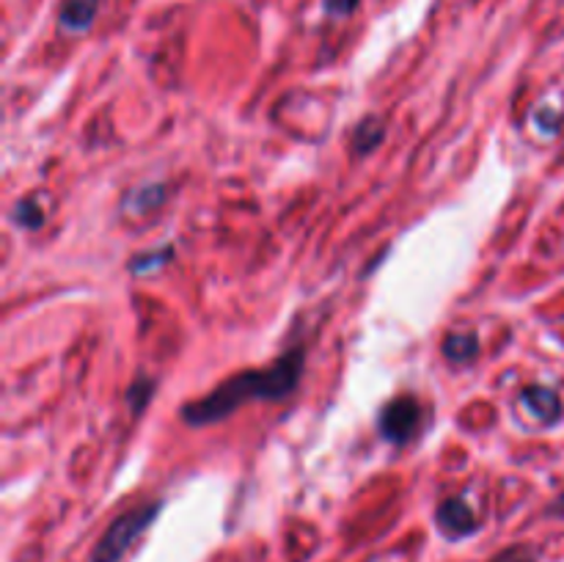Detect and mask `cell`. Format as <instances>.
I'll return each instance as SVG.
<instances>
[{
  "label": "cell",
  "instance_id": "obj_12",
  "mask_svg": "<svg viewBox=\"0 0 564 562\" xmlns=\"http://www.w3.org/2000/svg\"><path fill=\"white\" fill-rule=\"evenodd\" d=\"M152 391H154V383L147 378V375H141V378H138L135 383L130 386V395H127V400H130L132 411L141 413L143 408H147V402L152 400Z\"/></svg>",
  "mask_w": 564,
  "mask_h": 562
},
{
  "label": "cell",
  "instance_id": "obj_6",
  "mask_svg": "<svg viewBox=\"0 0 564 562\" xmlns=\"http://www.w3.org/2000/svg\"><path fill=\"white\" fill-rule=\"evenodd\" d=\"M521 400L523 406L529 408V413L543 419V422L560 417V408H562L560 395H556L554 389H549V386H529V389H523Z\"/></svg>",
  "mask_w": 564,
  "mask_h": 562
},
{
  "label": "cell",
  "instance_id": "obj_10",
  "mask_svg": "<svg viewBox=\"0 0 564 562\" xmlns=\"http://www.w3.org/2000/svg\"><path fill=\"white\" fill-rule=\"evenodd\" d=\"M171 257H174V251H171V246L158 248V251L138 253V257L130 262V270H132V273H138V275L154 273V270H160V268H163V264H169Z\"/></svg>",
  "mask_w": 564,
  "mask_h": 562
},
{
  "label": "cell",
  "instance_id": "obj_1",
  "mask_svg": "<svg viewBox=\"0 0 564 562\" xmlns=\"http://www.w3.org/2000/svg\"><path fill=\"white\" fill-rule=\"evenodd\" d=\"M303 364L306 356L303 350H290L264 369H248V372L231 375L220 386H215L207 397L185 406L182 417L193 428H204V424H215L220 419L231 417L240 406L257 400H281V397L292 395L295 386L301 383Z\"/></svg>",
  "mask_w": 564,
  "mask_h": 562
},
{
  "label": "cell",
  "instance_id": "obj_4",
  "mask_svg": "<svg viewBox=\"0 0 564 562\" xmlns=\"http://www.w3.org/2000/svg\"><path fill=\"white\" fill-rule=\"evenodd\" d=\"M438 527L444 529L452 538H460V534H468L477 529V516L468 507L466 499H446L444 505L438 507Z\"/></svg>",
  "mask_w": 564,
  "mask_h": 562
},
{
  "label": "cell",
  "instance_id": "obj_5",
  "mask_svg": "<svg viewBox=\"0 0 564 562\" xmlns=\"http://www.w3.org/2000/svg\"><path fill=\"white\" fill-rule=\"evenodd\" d=\"M102 0H61L58 22L66 33H86L97 20Z\"/></svg>",
  "mask_w": 564,
  "mask_h": 562
},
{
  "label": "cell",
  "instance_id": "obj_15",
  "mask_svg": "<svg viewBox=\"0 0 564 562\" xmlns=\"http://www.w3.org/2000/svg\"><path fill=\"white\" fill-rule=\"evenodd\" d=\"M556 501H560V505H556V516H564V496H560V499H556Z\"/></svg>",
  "mask_w": 564,
  "mask_h": 562
},
{
  "label": "cell",
  "instance_id": "obj_14",
  "mask_svg": "<svg viewBox=\"0 0 564 562\" xmlns=\"http://www.w3.org/2000/svg\"><path fill=\"white\" fill-rule=\"evenodd\" d=\"M494 562H532V556H529L527 549H512V551H507V554H501L499 560H494Z\"/></svg>",
  "mask_w": 564,
  "mask_h": 562
},
{
  "label": "cell",
  "instance_id": "obj_9",
  "mask_svg": "<svg viewBox=\"0 0 564 562\" xmlns=\"http://www.w3.org/2000/svg\"><path fill=\"white\" fill-rule=\"evenodd\" d=\"M386 138V127L380 119H364L356 127V136H352V149L358 154H369L372 149H378Z\"/></svg>",
  "mask_w": 564,
  "mask_h": 562
},
{
  "label": "cell",
  "instance_id": "obj_11",
  "mask_svg": "<svg viewBox=\"0 0 564 562\" xmlns=\"http://www.w3.org/2000/svg\"><path fill=\"white\" fill-rule=\"evenodd\" d=\"M11 220H14L17 226H22V229L33 231L44 224V213L33 198H22V202H17L14 209H11Z\"/></svg>",
  "mask_w": 564,
  "mask_h": 562
},
{
  "label": "cell",
  "instance_id": "obj_2",
  "mask_svg": "<svg viewBox=\"0 0 564 562\" xmlns=\"http://www.w3.org/2000/svg\"><path fill=\"white\" fill-rule=\"evenodd\" d=\"M158 510L160 505H141L135 510L124 512L121 518H116L108 532H105V538L97 543V549H94L91 562H119L132 545V540H138V534L147 532Z\"/></svg>",
  "mask_w": 564,
  "mask_h": 562
},
{
  "label": "cell",
  "instance_id": "obj_7",
  "mask_svg": "<svg viewBox=\"0 0 564 562\" xmlns=\"http://www.w3.org/2000/svg\"><path fill=\"white\" fill-rule=\"evenodd\" d=\"M163 202H165V187L149 182V185H141L135 187V191L127 193L124 202H121V209L132 215H147L152 213V209H158Z\"/></svg>",
  "mask_w": 564,
  "mask_h": 562
},
{
  "label": "cell",
  "instance_id": "obj_8",
  "mask_svg": "<svg viewBox=\"0 0 564 562\" xmlns=\"http://www.w3.org/2000/svg\"><path fill=\"white\" fill-rule=\"evenodd\" d=\"M477 353H479V339L474 331H457V334H449L444 339V356L449 358V361L455 364L471 361Z\"/></svg>",
  "mask_w": 564,
  "mask_h": 562
},
{
  "label": "cell",
  "instance_id": "obj_3",
  "mask_svg": "<svg viewBox=\"0 0 564 562\" xmlns=\"http://www.w3.org/2000/svg\"><path fill=\"white\" fill-rule=\"evenodd\" d=\"M419 417H422V411H419V402L413 397H397L380 413V435L386 441H394V444H405L416 433Z\"/></svg>",
  "mask_w": 564,
  "mask_h": 562
},
{
  "label": "cell",
  "instance_id": "obj_13",
  "mask_svg": "<svg viewBox=\"0 0 564 562\" xmlns=\"http://www.w3.org/2000/svg\"><path fill=\"white\" fill-rule=\"evenodd\" d=\"M361 0H323V9L328 11L330 17H350L352 11L358 9Z\"/></svg>",
  "mask_w": 564,
  "mask_h": 562
}]
</instances>
